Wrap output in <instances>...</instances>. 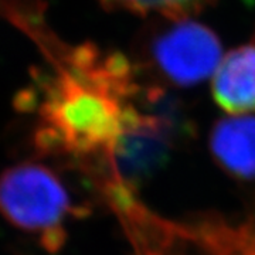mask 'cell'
<instances>
[{"label": "cell", "instance_id": "obj_1", "mask_svg": "<svg viewBox=\"0 0 255 255\" xmlns=\"http://www.w3.org/2000/svg\"><path fill=\"white\" fill-rule=\"evenodd\" d=\"M70 213V196L46 164L21 162L0 172V214L11 226L37 236L47 251L63 247V226Z\"/></svg>", "mask_w": 255, "mask_h": 255}, {"label": "cell", "instance_id": "obj_2", "mask_svg": "<svg viewBox=\"0 0 255 255\" xmlns=\"http://www.w3.org/2000/svg\"><path fill=\"white\" fill-rule=\"evenodd\" d=\"M153 58L169 80L191 85L217 71L221 44L210 28L182 18L156 38Z\"/></svg>", "mask_w": 255, "mask_h": 255}, {"label": "cell", "instance_id": "obj_3", "mask_svg": "<svg viewBox=\"0 0 255 255\" xmlns=\"http://www.w3.org/2000/svg\"><path fill=\"white\" fill-rule=\"evenodd\" d=\"M213 97L228 114L255 111V43L230 51L214 73Z\"/></svg>", "mask_w": 255, "mask_h": 255}, {"label": "cell", "instance_id": "obj_4", "mask_svg": "<svg viewBox=\"0 0 255 255\" xmlns=\"http://www.w3.org/2000/svg\"><path fill=\"white\" fill-rule=\"evenodd\" d=\"M211 146L221 163L240 176H255V118L223 119L216 127Z\"/></svg>", "mask_w": 255, "mask_h": 255}, {"label": "cell", "instance_id": "obj_5", "mask_svg": "<svg viewBox=\"0 0 255 255\" xmlns=\"http://www.w3.org/2000/svg\"><path fill=\"white\" fill-rule=\"evenodd\" d=\"M107 9L128 10L137 13H160L166 17L182 20L197 11L210 0H100Z\"/></svg>", "mask_w": 255, "mask_h": 255}]
</instances>
